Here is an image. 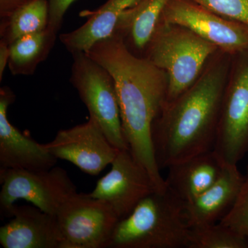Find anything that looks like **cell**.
<instances>
[{
	"mask_svg": "<svg viewBox=\"0 0 248 248\" xmlns=\"http://www.w3.org/2000/svg\"><path fill=\"white\" fill-rule=\"evenodd\" d=\"M86 53L113 78L129 151L150 174L156 190L164 191L166 182L155 158L152 128L166 101V73L148 59L132 53L115 34L94 44Z\"/></svg>",
	"mask_w": 248,
	"mask_h": 248,
	"instance_id": "1",
	"label": "cell"
},
{
	"mask_svg": "<svg viewBox=\"0 0 248 248\" xmlns=\"http://www.w3.org/2000/svg\"><path fill=\"white\" fill-rule=\"evenodd\" d=\"M224 62L207 68L190 89L160 110L152 128L160 170L214 150L227 84Z\"/></svg>",
	"mask_w": 248,
	"mask_h": 248,
	"instance_id": "2",
	"label": "cell"
},
{
	"mask_svg": "<svg viewBox=\"0 0 248 248\" xmlns=\"http://www.w3.org/2000/svg\"><path fill=\"white\" fill-rule=\"evenodd\" d=\"M184 205L167 187L154 191L117 222L107 248H187L190 228Z\"/></svg>",
	"mask_w": 248,
	"mask_h": 248,
	"instance_id": "3",
	"label": "cell"
},
{
	"mask_svg": "<svg viewBox=\"0 0 248 248\" xmlns=\"http://www.w3.org/2000/svg\"><path fill=\"white\" fill-rule=\"evenodd\" d=\"M217 50L216 46L187 28L159 21L144 58L167 76L164 104L172 102L195 84Z\"/></svg>",
	"mask_w": 248,
	"mask_h": 248,
	"instance_id": "4",
	"label": "cell"
},
{
	"mask_svg": "<svg viewBox=\"0 0 248 248\" xmlns=\"http://www.w3.org/2000/svg\"><path fill=\"white\" fill-rule=\"evenodd\" d=\"M71 84L111 144L129 150L124 137L115 81L110 73L86 53L72 54Z\"/></svg>",
	"mask_w": 248,
	"mask_h": 248,
	"instance_id": "5",
	"label": "cell"
},
{
	"mask_svg": "<svg viewBox=\"0 0 248 248\" xmlns=\"http://www.w3.org/2000/svg\"><path fill=\"white\" fill-rule=\"evenodd\" d=\"M0 213L8 218L19 200L55 215L62 203L77 192L68 173L60 167L44 171L0 169Z\"/></svg>",
	"mask_w": 248,
	"mask_h": 248,
	"instance_id": "6",
	"label": "cell"
},
{
	"mask_svg": "<svg viewBox=\"0 0 248 248\" xmlns=\"http://www.w3.org/2000/svg\"><path fill=\"white\" fill-rule=\"evenodd\" d=\"M61 248H104L120 221L110 204L78 193L65 201L56 215Z\"/></svg>",
	"mask_w": 248,
	"mask_h": 248,
	"instance_id": "7",
	"label": "cell"
},
{
	"mask_svg": "<svg viewBox=\"0 0 248 248\" xmlns=\"http://www.w3.org/2000/svg\"><path fill=\"white\" fill-rule=\"evenodd\" d=\"M237 55L222 101L214 147L224 164L236 165L248 153V51Z\"/></svg>",
	"mask_w": 248,
	"mask_h": 248,
	"instance_id": "8",
	"label": "cell"
},
{
	"mask_svg": "<svg viewBox=\"0 0 248 248\" xmlns=\"http://www.w3.org/2000/svg\"><path fill=\"white\" fill-rule=\"evenodd\" d=\"M161 22L187 28L227 55L248 51V27L218 16L192 0H169Z\"/></svg>",
	"mask_w": 248,
	"mask_h": 248,
	"instance_id": "9",
	"label": "cell"
},
{
	"mask_svg": "<svg viewBox=\"0 0 248 248\" xmlns=\"http://www.w3.org/2000/svg\"><path fill=\"white\" fill-rule=\"evenodd\" d=\"M107 174L90 197L110 204L119 218L128 216L143 198L156 190L151 176L129 150L119 151Z\"/></svg>",
	"mask_w": 248,
	"mask_h": 248,
	"instance_id": "10",
	"label": "cell"
},
{
	"mask_svg": "<svg viewBox=\"0 0 248 248\" xmlns=\"http://www.w3.org/2000/svg\"><path fill=\"white\" fill-rule=\"evenodd\" d=\"M45 145L57 159L69 161L93 176L112 164L120 151L91 117L86 123L60 130L53 141Z\"/></svg>",
	"mask_w": 248,
	"mask_h": 248,
	"instance_id": "11",
	"label": "cell"
},
{
	"mask_svg": "<svg viewBox=\"0 0 248 248\" xmlns=\"http://www.w3.org/2000/svg\"><path fill=\"white\" fill-rule=\"evenodd\" d=\"M15 95L9 88L0 90V169L48 170L55 167L57 159L45 144H40L22 133L9 122V106Z\"/></svg>",
	"mask_w": 248,
	"mask_h": 248,
	"instance_id": "12",
	"label": "cell"
},
{
	"mask_svg": "<svg viewBox=\"0 0 248 248\" xmlns=\"http://www.w3.org/2000/svg\"><path fill=\"white\" fill-rule=\"evenodd\" d=\"M11 220L0 228L4 248H61V235L55 215L35 205H15Z\"/></svg>",
	"mask_w": 248,
	"mask_h": 248,
	"instance_id": "13",
	"label": "cell"
},
{
	"mask_svg": "<svg viewBox=\"0 0 248 248\" xmlns=\"http://www.w3.org/2000/svg\"><path fill=\"white\" fill-rule=\"evenodd\" d=\"M236 164H225L220 177L203 193L185 203L184 216L189 228L214 224L230 211L244 183Z\"/></svg>",
	"mask_w": 248,
	"mask_h": 248,
	"instance_id": "14",
	"label": "cell"
},
{
	"mask_svg": "<svg viewBox=\"0 0 248 248\" xmlns=\"http://www.w3.org/2000/svg\"><path fill=\"white\" fill-rule=\"evenodd\" d=\"M224 163L215 151L196 155L168 168L166 187L184 203L190 202L213 185Z\"/></svg>",
	"mask_w": 248,
	"mask_h": 248,
	"instance_id": "15",
	"label": "cell"
},
{
	"mask_svg": "<svg viewBox=\"0 0 248 248\" xmlns=\"http://www.w3.org/2000/svg\"><path fill=\"white\" fill-rule=\"evenodd\" d=\"M141 0H108L94 11L82 13L89 19L76 30L62 34L60 40L71 54L86 53L94 44L113 35L124 11Z\"/></svg>",
	"mask_w": 248,
	"mask_h": 248,
	"instance_id": "16",
	"label": "cell"
},
{
	"mask_svg": "<svg viewBox=\"0 0 248 248\" xmlns=\"http://www.w3.org/2000/svg\"><path fill=\"white\" fill-rule=\"evenodd\" d=\"M169 0H141L124 11L113 34L135 53L146 52Z\"/></svg>",
	"mask_w": 248,
	"mask_h": 248,
	"instance_id": "17",
	"label": "cell"
},
{
	"mask_svg": "<svg viewBox=\"0 0 248 248\" xmlns=\"http://www.w3.org/2000/svg\"><path fill=\"white\" fill-rule=\"evenodd\" d=\"M58 33L45 30L19 37L9 45L8 66L14 76L33 74L41 62L48 58Z\"/></svg>",
	"mask_w": 248,
	"mask_h": 248,
	"instance_id": "18",
	"label": "cell"
},
{
	"mask_svg": "<svg viewBox=\"0 0 248 248\" xmlns=\"http://www.w3.org/2000/svg\"><path fill=\"white\" fill-rule=\"evenodd\" d=\"M48 19V0H31L7 17L1 18L0 40L10 45L23 36L45 30Z\"/></svg>",
	"mask_w": 248,
	"mask_h": 248,
	"instance_id": "19",
	"label": "cell"
},
{
	"mask_svg": "<svg viewBox=\"0 0 248 248\" xmlns=\"http://www.w3.org/2000/svg\"><path fill=\"white\" fill-rule=\"evenodd\" d=\"M187 248H248V240L218 222L190 228Z\"/></svg>",
	"mask_w": 248,
	"mask_h": 248,
	"instance_id": "20",
	"label": "cell"
},
{
	"mask_svg": "<svg viewBox=\"0 0 248 248\" xmlns=\"http://www.w3.org/2000/svg\"><path fill=\"white\" fill-rule=\"evenodd\" d=\"M220 223L248 240V166L237 199Z\"/></svg>",
	"mask_w": 248,
	"mask_h": 248,
	"instance_id": "21",
	"label": "cell"
},
{
	"mask_svg": "<svg viewBox=\"0 0 248 248\" xmlns=\"http://www.w3.org/2000/svg\"><path fill=\"white\" fill-rule=\"evenodd\" d=\"M215 14L248 27V0H192Z\"/></svg>",
	"mask_w": 248,
	"mask_h": 248,
	"instance_id": "22",
	"label": "cell"
},
{
	"mask_svg": "<svg viewBox=\"0 0 248 248\" xmlns=\"http://www.w3.org/2000/svg\"><path fill=\"white\" fill-rule=\"evenodd\" d=\"M48 1L49 5L48 28L58 33L67 11L78 0H48Z\"/></svg>",
	"mask_w": 248,
	"mask_h": 248,
	"instance_id": "23",
	"label": "cell"
},
{
	"mask_svg": "<svg viewBox=\"0 0 248 248\" xmlns=\"http://www.w3.org/2000/svg\"><path fill=\"white\" fill-rule=\"evenodd\" d=\"M31 0H0V17H7L18 8Z\"/></svg>",
	"mask_w": 248,
	"mask_h": 248,
	"instance_id": "24",
	"label": "cell"
},
{
	"mask_svg": "<svg viewBox=\"0 0 248 248\" xmlns=\"http://www.w3.org/2000/svg\"><path fill=\"white\" fill-rule=\"evenodd\" d=\"M10 55L9 45L0 40V80H2L4 70L9 63Z\"/></svg>",
	"mask_w": 248,
	"mask_h": 248,
	"instance_id": "25",
	"label": "cell"
}]
</instances>
